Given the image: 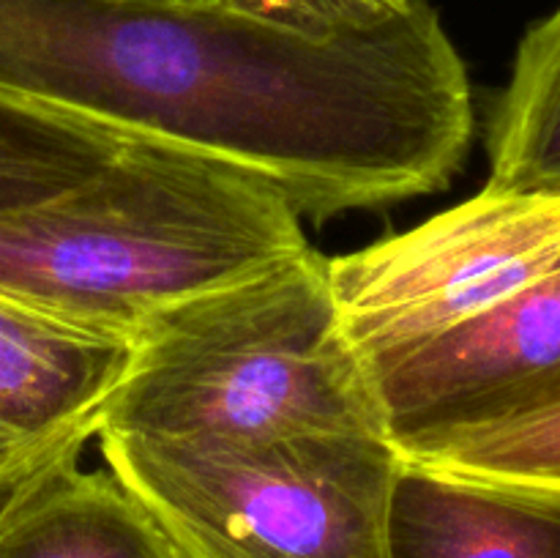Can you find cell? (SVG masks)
I'll use <instances>...</instances> for the list:
<instances>
[{
  "mask_svg": "<svg viewBox=\"0 0 560 558\" xmlns=\"http://www.w3.org/2000/svg\"><path fill=\"white\" fill-rule=\"evenodd\" d=\"M129 353V337L0 299V496L82 457Z\"/></svg>",
  "mask_w": 560,
  "mask_h": 558,
  "instance_id": "obj_7",
  "label": "cell"
},
{
  "mask_svg": "<svg viewBox=\"0 0 560 558\" xmlns=\"http://www.w3.org/2000/svg\"><path fill=\"white\" fill-rule=\"evenodd\" d=\"M560 255V197L485 189L364 249L328 257L339 326L361 361L495 306Z\"/></svg>",
  "mask_w": 560,
  "mask_h": 558,
  "instance_id": "obj_5",
  "label": "cell"
},
{
  "mask_svg": "<svg viewBox=\"0 0 560 558\" xmlns=\"http://www.w3.org/2000/svg\"><path fill=\"white\" fill-rule=\"evenodd\" d=\"M170 3H217V0H170Z\"/></svg>",
  "mask_w": 560,
  "mask_h": 558,
  "instance_id": "obj_14",
  "label": "cell"
},
{
  "mask_svg": "<svg viewBox=\"0 0 560 558\" xmlns=\"http://www.w3.org/2000/svg\"><path fill=\"white\" fill-rule=\"evenodd\" d=\"M405 463L560 498V392L523 414L397 446Z\"/></svg>",
  "mask_w": 560,
  "mask_h": 558,
  "instance_id": "obj_12",
  "label": "cell"
},
{
  "mask_svg": "<svg viewBox=\"0 0 560 558\" xmlns=\"http://www.w3.org/2000/svg\"><path fill=\"white\" fill-rule=\"evenodd\" d=\"M0 558H184L109 468L60 460L0 496Z\"/></svg>",
  "mask_w": 560,
  "mask_h": 558,
  "instance_id": "obj_9",
  "label": "cell"
},
{
  "mask_svg": "<svg viewBox=\"0 0 560 558\" xmlns=\"http://www.w3.org/2000/svg\"><path fill=\"white\" fill-rule=\"evenodd\" d=\"M0 91L262 175L312 222L446 189L474 140L427 0L334 38L222 0H0Z\"/></svg>",
  "mask_w": 560,
  "mask_h": 558,
  "instance_id": "obj_1",
  "label": "cell"
},
{
  "mask_svg": "<svg viewBox=\"0 0 560 558\" xmlns=\"http://www.w3.org/2000/svg\"><path fill=\"white\" fill-rule=\"evenodd\" d=\"M238 14L312 38L372 31L402 14L413 0H222Z\"/></svg>",
  "mask_w": 560,
  "mask_h": 558,
  "instance_id": "obj_13",
  "label": "cell"
},
{
  "mask_svg": "<svg viewBox=\"0 0 560 558\" xmlns=\"http://www.w3.org/2000/svg\"><path fill=\"white\" fill-rule=\"evenodd\" d=\"M388 550L392 558H560V498L405 463Z\"/></svg>",
  "mask_w": 560,
  "mask_h": 558,
  "instance_id": "obj_8",
  "label": "cell"
},
{
  "mask_svg": "<svg viewBox=\"0 0 560 558\" xmlns=\"http://www.w3.org/2000/svg\"><path fill=\"white\" fill-rule=\"evenodd\" d=\"M394 446L490 425L560 392V255L481 315L364 361Z\"/></svg>",
  "mask_w": 560,
  "mask_h": 558,
  "instance_id": "obj_6",
  "label": "cell"
},
{
  "mask_svg": "<svg viewBox=\"0 0 560 558\" xmlns=\"http://www.w3.org/2000/svg\"><path fill=\"white\" fill-rule=\"evenodd\" d=\"M96 435L388 438L364 361L339 326L328 257L310 246L153 317L131 339Z\"/></svg>",
  "mask_w": 560,
  "mask_h": 558,
  "instance_id": "obj_3",
  "label": "cell"
},
{
  "mask_svg": "<svg viewBox=\"0 0 560 558\" xmlns=\"http://www.w3.org/2000/svg\"><path fill=\"white\" fill-rule=\"evenodd\" d=\"M126 142L131 137L0 91V213L74 189Z\"/></svg>",
  "mask_w": 560,
  "mask_h": 558,
  "instance_id": "obj_11",
  "label": "cell"
},
{
  "mask_svg": "<svg viewBox=\"0 0 560 558\" xmlns=\"http://www.w3.org/2000/svg\"><path fill=\"white\" fill-rule=\"evenodd\" d=\"M96 441L104 468L184 558H392L405 460L386 435Z\"/></svg>",
  "mask_w": 560,
  "mask_h": 558,
  "instance_id": "obj_4",
  "label": "cell"
},
{
  "mask_svg": "<svg viewBox=\"0 0 560 558\" xmlns=\"http://www.w3.org/2000/svg\"><path fill=\"white\" fill-rule=\"evenodd\" d=\"M304 249V217L271 181L131 140L74 189L0 213V299L135 339L170 306Z\"/></svg>",
  "mask_w": 560,
  "mask_h": 558,
  "instance_id": "obj_2",
  "label": "cell"
},
{
  "mask_svg": "<svg viewBox=\"0 0 560 558\" xmlns=\"http://www.w3.org/2000/svg\"><path fill=\"white\" fill-rule=\"evenodd\" d=\"M487 153L490 189L560 197V5L520 42Z\"/></svg>",
  "mask_w": 560,
  "mask_h": 558,
  "instance_id": "obj_10",
  "label": "cell"
}]
</instances>
